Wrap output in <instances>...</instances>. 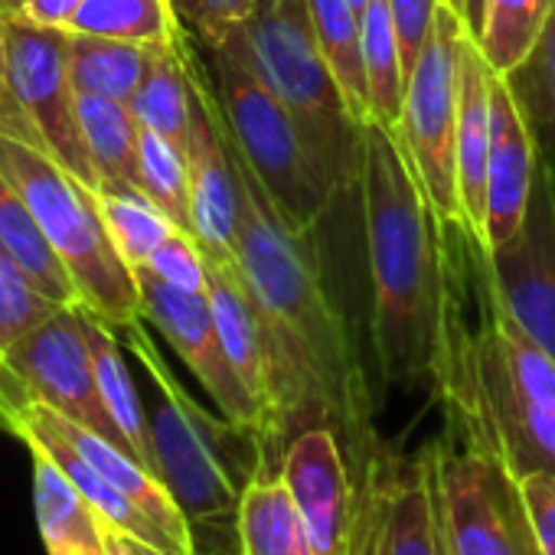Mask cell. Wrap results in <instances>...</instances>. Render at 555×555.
Wrapping results in <instances>:
<instances>
[{
  "mask_svg": "<svg viewBox=\"0 0 555 555\" xmlns=\"http://www.w3.org/2000/svg\"><path fill=\"white\" fill-rule=\"evenodd\" d=\"M470 34L454 8L444 0L435 11L431 34L409 73L402 118L396 128L399 144L405 147L425 196L435 206L441 222H461V196H457V47L461 37ZM467 229V225H464Z\"/></svg>",
  "mask_w": 555,
  "mask_h": 555,
  "instance_id": "obj_9",
  "label": "cell"
},
{
  "mask_svg": "<svg viewBox=\"0 0 555 555\" xmlns=\"http://www.w3.org/2000/svg\"><path fill=\"white\" fill-rule=\"evenodd\" d=\"M147 379L154 474L180 506L196 555H238V506L251 480L271 470L261 435L203 409L170 373L147 321L115 327Z\"/></svg>",
  "mask_w": 555,
  "mask_h": 555,
  "instance_id": "obj_4",
  "label": "cell"
},
{
  "mask_svg": "<svg viewBox=\"0 0 555 555\" xmlns=\"http://www.w3.org/2000/svg\"><path fill=\"white\" fill-rule=\"evenodd\" d=\"M190 43V34H186ZM190 69H193V121L186 138V170H190V216L193 238L199 242L206 258L235 261V235H238V180L229 154L225 128L219 105L209 92V82L196 63L190 43Z\"/></svg>",
  "mask_w": 555,
  "mask_h": 555,
  "instance_id": "obj_16",
  "label": "cell"
},
{
  "mask_svg": "<svg viewBox=\"0 0 555 555\" xmlns=\"http://www.w3.org/2000/svg\"><path fill=\"white\" fill-rule=\"evenodd\" d=\"M519 490L542 555H555V477H526L519 480Z\"/></svg>",
  "mask_w": 555,
  "mask_h": 555,
  "instance_id": "obj_38",
  "label": "cell"
},
{
  "mask_svg": "<svg viewBox=\"0 0 555 555\" xmlns=\"http://www.w3.org/2000/svg\"><path fill=\"white\" fill-rule=\"evenodd\" d=\"M27 448L34 457V513L47 555H105L95 506L43 448Z\"/></svg>",
  "mask_w": 555,
  "mask_h": 555,
  "instance_id": "obj_20",
  "label": "cell"
},
{
  "mask_svg": "<svg viewBox=\"0 0 555 555\" xmlns=\"http://www.w3.org/2000/svg\"><path fill=\"white\" fill-rule=\"evenodd\" d=\"M441 0H389L392 17H396V30H399V43H402V60H405V73H412L431 24H435V11Z\"/></svg>",
  "mask_w": 555,
  "mask_h": 555,
  "instance_id": "obj_37",
  "label": "cell"
},
{
  "mask_svg": "<svg viewBox=\"0 0 555 555\" xmlns=\"http://www.w3.org/2000/svg\"><path fill=\"white\" fill-rule=\"evenodd\" d=\"M363 222L373 282V353L386 386H428L435 396L448 366V251L399 138L363 125Z\"/></svg>",
  "mask_w": 555,
  "mask_h": 555,
  "instance_id": "obj_2",
  "label": "cell"
},
{
  "mask_svg": "<svg viewBox=\"0 0 555 555\" xmlns=\"http://www.w3.org/2000/svg\"><path fill=\"white\" fill-rule=\"evenodd\" d=\"M154 60V47L69 34V76L76 95L131 105Z\"/></svg>",
  "mask_w": 555,
  "mask_h": 555,
  "instance_id": "obj_26",
  "label": "cell"
},
{
  "mask_svg": "<svg viewBox=\"0 0 555 555\" xmlns=\"http://www.w3.org/2000/svg\"><path fill=\"white\" fill-rule=\"evenodd\" d=\"M506 82L535 138L539 164L555 183V8L526 60L506 73Z\"/></svg>",
  "mask_w": 555,
  "mask_h": 555,
  "instance_id": "obj_30",
  "label": "cell"
},
{
  "mask_svg": "<svg viewBox=\"0 0 555 555\" xmlns=\"http://www.w3.org/2000/svg\"><path fill=\"white\" fill-rule=\"evenodd\" d=\"M56 311H63V305H53L30 282V274L0 248V353L50 321Z\"/></svg>",
  "mask_w": 555,
  "mask_h": 555,
  "instance_id": "obj_34",
  "label": "cell"
},
{
  "mask_svg": "<svg viewBox=\"0 0 555 555\" xmlns=\"http://www.w3.org/2000/svg\"><path fill=\"white\" fill-rule=\"evenodd\" d=\"M95 199H99V209H102V219L108 225L115 248L131 268H144L151 255L157 251V245L177 232V225L147 196L99 190Z\"/></svg>",
  "mask_w": 555,
  "mask_h": 555,
  "instance_id": "obj_32",
  "label": "cell"
},
{
  "mask_svg": "<svg viewBox=\"0 0 555 555\" xmlns=\"http://www.w3.org/2000/svg\"><path fill=\"white\" fill-rule=\"evenodd\" d=\"M134 274L141 288L144 321L170 344V350L183 360V366L196 376V383L206 389V396L225 418L248 425L261 435V409L225 357L209 298L180 292L160 282L147 268H134Z\"/></svg>",
  "mask_w": 555,
  "mask_h": 555,
  "instance_id": "obj_13",
  "label": "cell"
},
{
  "mask_svg": "<svg viewBox=\"0 0 555 555\" xmlns=\"http://www.w3.org/2000/svg\"><path fill=\"white\" fill-rule=\"evenodd\" d=\"M0 131L17 134L24 141L34 144L30 125L24 121L14 95H11V76H8V30H4V17H0Z\"/></svg>",
  "mask_w": 555,
  "mask_h": 555,
  "instance_id": "obj_39",
  "label": "cell"
},
{
  "mask_svg": "<svg viewBox=\"0 0 555 555\" xmlns=\"http://www.w3.org/2000/svg\"><path fill=\"white\" fill-rule=\"evenodd\" d=\"M190 43L219 105L232 151L258 177L278 216L298 232L318 235L337 193L308 151L295 118L235 50L225 43H199L196 37H190Z\"/></svg>",
  "mask_w": 555,
  "mask_h": 555,
  "instance_id": "obj_6",
  "label": "cell"
},
{
  "mask_svg": "<svg viewBox=\"0 0 555 555\" xmlns=\"http://www.w3.org/2000/svg\"><path fill=\"white\" fill-rule=\"evenodd\" d=\"M258 0H173V11L190 37L199 43H219L242 27Z\"/></svg>",
  "mask_w": 555,
  "mask_h": 555,
  "instance_id": "obj_36",
  "label": "cell"
},
{
  "mask_svg": "<svg viewBox=\"0 0 555 555\" xmlns=\"http://www.w3.org/2000/svg\"><path fill=\"white\" fill-rule=\"evenodd\" d=\"M444 4H448V8H454V11L461 14V21H464V4H467V0H444Z\"/></svg>",
  "mask_w": 555,
  "mask_h": 555,
  "instance_id": "obj_46",
  "label": "cell"
},
{
  "mask_svg": "<svg viewBox=\"0 0 555 555\" xmlns=\"http://www.w3.org/2000/svg\"><path fill=\"white\" fill-rule=\"evenodd\" d=\"M490 264L513 321L555 360V183L542 164L519 232L490 251Z\"/></svg>",
  "mask_w": 555,
  "mask_h": 555,
  "instance_id": "obj_14",
  "label": "cell"
},
{
  "mask_svg": "<svg viewBox=\"0 0 555 555\" xmlns=\"http://www.w3.org/2000/svg\"><path fill=\"white\" fill-rule=\"evenodd\" d=\"M350 4H353V8H357V11H360V14H363V8H366V4H370V0H350Z\"/></svg>",
  "mask_w": 555,
  "mask_h": 555,
  "instance_id": "obj_47",
  "label": "cell"
},
{
  "mask_svg": "<svg viewBox=\"0 0 555 555\" xmlns=\"http://www.w3.org/2000/svg\"><path fill=\"white\" fill-rule=\"evenodd\" d=\"M493 66L483 60L474 34L457 47V196L464 225L483 242L487 225V157H490V79ZM487 248V245H483Z\"/></svg>",
  "mask_w": 555,
  "mask_h": 555,
  "instance_id": "obj_18",
  "label": "cell"
},
{
  "mask_svg": "<svg viewBox=\"0 0 555 555\" xmlns=\"http://www.w3.org/2000/svg\"><path fill=\"white\" fill-rule=\"evenodd\" d=\"M66 30L138 47H170L183 37L173 0H82Z\"/></svg>",
  "mask_w": 555,
  "mask_h": 555,
  "instance_id": "obj_29",
  "label": "cell"
},
{
  "mask_svg": "<svg viewBox=\"0 0 555 555\" xmlns=\"http://www.w3.org/2000/svg\"><path fill=\"white\" fill-rule=\"evenodd\" d=\"M318 555H353L360 480L331 428L301 431L278 461Z\"/></svg>",
  "mask_w": 555,
  "mask_h": 555,
  "instance_id": "obj_15",
  "label": "cell"
},
{
  "mask_svg": "<svg viewBox=\"0 0 555 555\" xmlns=\"http://www.w3.org/2000/svg\"><path fill=\"white\" fill-rule=\"evenodd\" d=\"M4 30L11 95L30 125L34 144L99 193V173L82 138L79 95L69 76V30L37 27L21 17L4 21Z\"/></svg>",
  "mask_w": 555,
  "mask_h": 555,
  "instance_id": "obj_10",
  "label": "cell"
},
{
  "mask_svg": "<svg viewBox=\"0 0 555 555\" xmlns=\"http://www.w3.org/2000/svg\"><path fill=\"white\" fill-rule=\"evenodd\" d=\"M539 151L535 138L509 92L506 76L493 73L490 79V157H487V251L513 242L519 232L529 196L535 186Z\"/></svg>",
  "mask_w": 555,
  "mask_h": 555,
  "instance_id": "obj_17",
  "label": "cell"
},
{
  "mask_svg": "<svg viewBox=\"0 0 555 555\" xmlns=\"http://www.w3.org/2000/svg\"><path fill=\"white\" fill-rule=\"evenodd\" d=\"M99 526H102V542H105V555H128L125 539H121V526H115L112 519H105L99 513Z\"/></svg>",
  "mask_w": 555,
  "mask_h": 555,
  "instance_id": "obj_42",
  "label": "cell"
},
{
  "mask_svg": "<svg viewBox=\"0 0 555 555\" xmlns=\"http://www.w3.org/2000/svg\"><path fill=\"white\" fill-rule=\"evenodd\" d=\"M30 0H0V17L11 21V17H21L27 11Z\"/></svg>",
  "mask_w": 555,
  "mask_h": 555,
  "instance_id": "obj_44",
  "label": "cell"
},
{
  "mask_svg": "<svg viewBox=\"0 0 555 555\" xmlns=\"http://www.w3.org/2000/svg\"><path fill=\"white\" fill-rule=\"evenodd\" d=\"M229 154L238 180L235 261L264 321L271 353V392L261 431L268 464L278 470L285 448L301 431L331 428L360 480L386 441L376 431V399L347 318L327 295L318 242L274 212L258 177L232 144Z\"/></svg>",
  "mask_w": 555,
  "mask_h": 555,
  "instance_id": "obj_1",
  "label": "cell"
},
{
  "mask_svg": "<svg viewBox=\"0 0 555 555\" xmlns=\"http://www.w3.org/2000/svg\"><path fill=\"white\" fill-rule=\"evenodd\" d=\"M0 173L27 199L47 242L73 278L79 305L112 327L141 321L138 274L115 248L95 190L76 180L47 151L8 131H0Z\"/></svg>",
  "mask_w": 555,
  "mask_h": 555,
  "instance_id": "obj_7",
  "label": "cell"
},
{
  "mask_svg": "<svg viewBox=\"0 0 555 555\" xmlns=\"http://www.w3.org/2000/svg\"><path fill=\"white\" fill-rule=\"evenodd\" d=\"M0 248L30 274V282L53 305H63V308L79 305V295H76V285L66 264L47 242L27 199L17 193V186L4 173H0Z\"/></svg>",
  "mask_w": 555,
  "mask_h": 555,
  "instance_id": "obj_25",
  "label": "cell"
},
{
  "mask_svg": "<svg viewBox=\"0 0 555 555\" xmlns=\"http://www.w3.org/2000/svg\"><path fill=\"white\" fill-rule=\"evenodd\" d=\"M219 43L235 50L285 105L334 193L360 186L363 125L350 115L318 47L308 0H258L251 17Z\"/></svg>",
  "mask_w": 555,
  "mask_h": 555,
  "instance_id": "obj_5",
  "label": "cell"
},
{
  "mask_svg": "<svg viewBox=\"0 0 555 555\" xmlns=\"http://www.w3.org/2000/svg\"><path fill=\"white\" fill-rule=\"evenodd\" d=\"M0 366H4L34 399L47 402L60 415L131 451L112 412L105 409V399L95 379L92 350H89L76 305L56 311L50 321H43L14 347H8L0 353Z\"/></svg>",
  "mask_w": 555,
  "mask_h": 555,
  "instance_id": "obj_12",
  "label": "cell"
},
{
  "mask_svg": "<svg viewBox=\"0 0 555 555\" xmlns=\"http://www.w3.org/2000/svg\"><path fill=\"white\" fill-rule=\"evenodd\" d=\"M360 30H363V66H366V89H370V115L379 128L392 131L399 128L402 118V102H405V60H402V43L396 30V17L389 0H370L360 14Z\"/></svg>",
  "mask_w": 555,
  "mask_h": 555,
  "instance_id": "obj_27",
  "label": "cell"
},
{
  "mask_svg": "<svg viewBox=\"0 0 555 555\" xmlns=\"http://www.w3.org/2000/svg\"><path fill=\"white\" fill-rule=\"evenodd\" d=\"M89 350H92V363H95V379L105 399V409L112 412L115 425L121 428L131 454L154 470V457H151V428H147V409H144V396L138 392V383L128 370L125 360V344L118 337V331L102 321L95 311L76 305Z\"/></svg>",
  "mask_w": 555,
  "mask_h": 555,
  "instance_id": "obj_21",
  "label": "cell"
},
{
  "mask_svg": "<svg viewBox=\"0 0 555 555\" xmlns=\"http://www.w3.org/2000/svg\"><path fill=\"white\" fill-rule=\"evenodd\" d=\"M121 539H125L128 555H196V552H177V548L151 545V542H144V539H138V535H131V532H125V529H121Z\"/></svg>",
  "mask_w": 555,
  "mask_h": 555,
  "instance_id": "obj_41",
  "label": "cell"
},
{
  "mask_svg": "<svg viewBox=\"0 0 555 555\" xmlns=\"http://www.w3.org/2000/svg\"><path fill=\"white\" fill-rule=\"evenodd\" d=\"M441 503L435 448L399 454L389 444L360 477L353 555H438Z\"/></svg>",
  "mask_w": 555,
  "mask_h": 555,
  "instance_id": "obj_11",
  "label": "cell"
},
{
  "mask_svg": "<svg viewBox=\"0 0 555 555\" xmlns=\"http://www.w3.org/2000/svg\"><path fill=\"white\" fill-rule=\"evenodd\" d=\"M141 190L177 229L193 235L186 154L147 128H141Z\"/></svg>",
  "mask_w": 555,
  "mask_h": 555,
  "instance_id": "obj_33",
  "label": "cell"
},
{
  "mask_svg": "<svg viewBox=\"0 0 555 555\" xmlns=\"http://www.w3.org/2000/svg\"><path fill=\"white\" fill-rule=\"evenodd\" d=\"M438 555H457V552L451 548V539H448V532H444V522H441V545H438Z\"/></svg>",
  "mask_w": 555,
  "mask_h": 555,
  "instance_id": "obj_45",
  "label": "cell"
},
{
  "mask_svg": "<svg viewBox=\"0 0 555 555\" xmlns=\"http://www.w3.org/2000/svg\"><path fill=\"white\" fill-rule=\"evenodd\" d=\"M131 112L141 121V128L186 151L190 121H193V69H190L186 27L177 43L154 47L151 69L131 102Z\"/></svg>",
  "mask_w": 555,
  "mask_h": 555,
  "instance_id": "obj_24",
  "label": "cell"
},
{
  "mask_svg": "<svg viewBox=\"0 0 555 555\" xmlns=\"http://www.w3.org/2000/svg\"><path fill=\"white\" fill-rule=\"evenodd\" d=\"M555 0H483V24L477 47L483 60L506 76L516 69L542 34Z\"/></svg>",
  "mask_w": 555,
  "mask_h": 555,
  "instance_id": "obj_31",
  "label": "cell"
},
{
  "mask_svg": "<svg viewBox=\"0 0 555 555\" xmlns=\"http://www.w3.org/2000/svg\"><path fill=\"white\" fill-rule=\"evenodd\" d=\"M311 27L327 66L337 76L344 102L357 125H370V89H366V66H363V30L360 11L350 0H308Z\"/></svg>",
  "mask_w": 555,
  "mask_h": 555,
  "instance_id": "obj_28",
  "label": "cell"
},
{
  "mask_svg": "<svg viewBox=\"0 0 555 555\" xmlns=\"http://www.w3.org/2000/svg\"><path fill=\"white\" fill-rule=\"evenodd\" d=\"M82 0H30L27 11L21 14V21H30L37 27H60L66 30L73 14L79 11Z\"/></svg>",
  "mask_w": 555,
  "mask_h": 555,
  "instance_id": "obj_40",
  "label": "cell"
},
{
  "mask_svg": "<svg viewBox=\"0 0 555 555\" xmlns=\"http://www.w3.org/2000/svg\"><path fill=\"white\" fill-rule=\"evenodd\" d=\"M457 238L477 324L448 268L444 418L487 438L516 480L555 477V360L506 311L483 242L464 225Z\"/></svg>",
  "mask_w": 555,
  "mask_h": 555,
  "instance_id": "obj_3",
  "label": "cell"
},
{
  "mask_svg": "<svg viewBox=\"0 0 555 555\" xmlns=\"http://www.w3.org/2000/svg\"><path fill=\"white\" fill-rule=\"evenodd\" d=\"M238 555H318L301 509L278 470L251 480L242 496Z\"/></svg>",
  "mask_w": 555,
  "mask_h": 555,
  "instance_id": "obj_23",
  "label": "cell"
},
{
  "mask_svg": "<svg viewBox=\"0 0 555 555\" xmlns=\"http://www.w3.org/2000/svg\"><path fill=\"white\" fill-rule=\"evenodd\" d=\"M206 298H209L225 357L261 409V431H264V409H268V392H271V353H268L264 321L242 282L238 261L206 258Z\"/></svg>",
  "mask_w": 555,
  "mask_h": 555,
  "instance_id": "obj_19",
  "label": "cell"
},
{
  "mask_svg": "<svg viewBox=\"0 0 555 555\" xmlns=\"http://www.w3.org/2000/svg\"><path fill=\"white\" fill-rule=\"evenodd\" d=\"M431 441L441 522L457 555H542L519 480L496 448L467 425L444 418Z\"/></svg>",
  "mask_w": 555,
  "mask_h": 555,
  "instance_id": "obj_8",
  "label": "cell"
},
{
  "mask_svg": "<svg viewBox=\"0 0 555 555\" xmlns=\"http://www.w3.org/2000/svg\"><path fill=\"white\" fill-rule=\"evenodd\" d=\"M144 268L154 271L160 282H167V285H173L180 292L206 295V255H203L199 242L183 229L167 235Z\"/></svg>",
  "mask_w": 555,
  "mask_h": 555,
  "instance_id": "obj_35",
  "label": "cell"
},
{
  "mask_svg": "<svg viewBox=\"0 0 555 555\" xmlns=\"http://www.w3.org/2000/svg\"><path fill=\"white\" fill-rule=\"evenodd\" d=\"M480 24H483V0H467L464 4V27L474 34V40L480 34Z\"/></svg>",
  "mask_w": 555,
  "mask_h": 555,
  "instance_id": "obj_43",
  "label": "cell"
},
{
  "mask_svg": "<svg viewBox=\"0 0 555 555\" xmlns=\"http://www.w3.org/2000/svg\"><path fill=\"white\" fill-rule=\"evenodd\" d=\"M79 125L99 173V190L138 193L141 190V121L131 105L79 95Z\"/></svg>",
  "mask_w": 555,
  "mask_h": 555,
  "instance_id": "obj_22",
  "label": "cell"
}]
</instances>
